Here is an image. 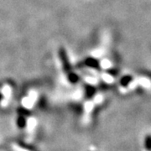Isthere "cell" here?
Wrapping results in <instances>:
<instances>
[{"mask_svg": "<svg viewBox=\"0 0 151 151\" xmlns=\"http://www.w3.org/2000/svg\"><path fill=\"white\" fill-rule=\"evenodd\" d=\"M59 55H60V60L62 62V65H63V69L65 70L66 73H70L71 72L70 70V62H69V60H68V57H67V55H66V52H65V49L60 48L59 50Z\"/></svg>", "mask_w": 151, "mask_h": 151, "instance_id": "1", "label": "cell"}, {"mask_svg": "<svg viewBox=\"0 0 151 151\" xmlns=\"http://www.w3.org/2000/svg\"><path fill=\"white\" fill-rule=\"evenodd\" d=\"M86 65L90 67H92V68H98L99 63L97 60L93 59V58H88L86 60Z\"/></svg>", "mask_w": 151, "mask_h": 151, "instance_id": "2", "label": "cell"}, {"mask_svg": "<svg viewBox=\"0 0 151 151\" xmlns=\"http://www.w3.org/2000/svg\"><path fill=\"white\" fill-rule=\"evenodd\" d=\"M132 76H125L121 80H120V85L123 86H127L132 81Z\"/></svg>", "mask_w": 151, "mask_h": 151, "instance_id": "3", "label": "cell"}, {"mask_svg": "<svg viewBox=\"0 0 151 151\" xmlns=\"http://www.w3.org/2000/svg\"><path fill=\"white\" fill-rule=\"evenodd\" d=\"M145 147L148 151H151V134H147L145 136Z\"/></svg>", "mask_w": 151, "mask_h": 151, "instance_id": "4", "label": "cell"}, {"mask_svg": "<svg viewBox=\"0 0 151 151\" xmlns=\"http://www.w3.org/2000/svg\"><path fill=\"white\" fill-rule=\"evenodd\" d=\"M95 88H93L92 86H86V96L87 97H92L94 94H95Z\"/></svg>", "mask_w": 151, "mask_h": 151, "instance_id": "5", "label": "cell"}, {"mask_svg": "<svg viewBox=\"0 0 151 151\" xmlns=\"http://www.w3.org/2000/svg\"><path fill=\"white\" fill-rule=\"evenodd\" d=\"M68 78H69V80H70V82H72V83H75V82H76V81H78V76L76 75L75 73H72V72H70V73H69Z\"/></svg>", "mask_w": 151, "mask_h": 151, "instance_id": "6", "label": "cell"}, {"mask_svg": "<svg viewBox=\"0 0 151 151\" xmlns=\"http://www.w3.org/2000/svg\"><path fill=\"white\" fill-rule=\"evenodd\" d=\"M25 124H26V121H25L24 118L19 117V119H18V126H19V128H23V127L25 126Z\"/></svg>", "mask_w": 151, "mask_h": 151, "instance_id": "7", "label": "cell"}, {"mask_svg": "<svg viewBox=\"0 0 151 151\" xmlns=\"http://www.w3.org/2000/svg\"><path fill=\"white\" fill-rule=\"evenodd\" d=\"M14 149L16 150L17 151H28L27 150H25V149H24V148H22L20 146H17V145H14Z\"/></svg>", "mask_w": 151, "mask_h": 151, "instance_id": "8", "label": "cell"}]
</instances>
